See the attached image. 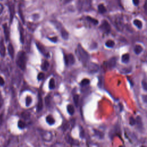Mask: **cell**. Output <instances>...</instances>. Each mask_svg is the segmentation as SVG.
Instances as JSON below:
<instances>
[{"instance_id":"obj_1","label":"cell","mask_w":147,"mask_h":147,"mask_svg":"<svg viewBox=\"0 0 147 147\" xmlns=\"http://www.w3.org/2000/svg\"><path fill=\"white\" fill-rule=\"evenodd\" d=\"M76 54L80 60L83 63L86 64L89 60L90 55L87 52L85 51L83 48L81 46L80 44H78L76 48Z\"/></svg>"},{"instance_id":"obj_2","label":"cell","mask_w":147,"mask_h":147,"mask_svg":"<svg viewBox=\"0 0 147 147\" xmlns=\"http://www.w3.org/2000/svg\"><path fill=\"white\" fill-rule=\"evenodd\" d=\"M26 63H27V56L25 52L21 51L18 54L17 57L16 63L21 70H24L25 68Z\"/></svg>"},{"instance_id":"obj_3","label":"cell","mask_w":147,"mask_h":147,"mask_svg":"<svg viewBox=\"0 0 147 147\" xmlns=\"http://www.w3.org/2000/svg\"><path fill=\"white\" fill-rule=\"evenodd\" d=\"M78 8L79 10L87 11L90 9L91 6V0H78Z\"/></svg>"},{"instance_id":"obj_4","label":"cell","mask_w":147,"mask_h":147,"mask_svg":"<svg viewBox=\"0 0 147 147\" xmlns=\"http://www.w3.org/2000/svg\"><path fill=\"white\" fill-rule=\"evenodd\" d=\"M64 62L66 65H72L75 63V58L72 54L64 55Z\"/></svg>"},{"instance_id":"obj_5","label":"cell","mask_w":147,"mask_h":147,"mask_svg":"<svg viewBox=\"0 0 147 147\" xmlns=\"http://www.w3.org/2000/svg\"><path fill=\"white\" fill-rule=\"evenodd\" d=\"M100 29L102 30L103 32H105L106 33H109L110 32V30H111V28H110V26L109 25V23L107 21L104 20L102 22V24L100 26Z\"/></svg>"},{"instance_id":"obj_6","label":"cell","mask_w":147,"mask_h":147,"mask_svg":"<svg viewBox=\"0 0 147 147\" xmlns=\"http://www.w3.org/2000/svg\"><path fill=\"white\" fill-rule=\"evenodd\" d=\"M88 69L90 72H91V73H95V72H97L99 70V66L97 64L91 63L88 64Z\"/></svg>"},{"instance_id":"obj_7","label":"cell","mask_w":147,"mask_h":147,"mask_svg":"<svg viewBox=\"0 0 147 147\" xmlns=\"http://www.w3.org/2000/svg\"><path fill=\"white\" fill-rule=\"evenodd\" d=\"M117 63V58L115 57H113L107 62V66L109 68H113L115 66Z\"/></svg>"},{"instance_id":"obj_8","label":"cell","mask_w":147,"mask_h":147,"mask_svg":"<svg viewBox=\"0 0 147 147\" xmlns=\"http://www.w3.org/2000/svg\"><path fill=\"white\" fill-rule=\"evenodd\" d=\"M43 109V100L40 94H39L38 97V103H37V111H40Z\"/></svg>"},{"instance_id":"obj_9","label":"cell","mask_w":147,"mask_h":147,"mask_svg":"<svg viewBox=\"0 0 147 147\" xmlns=\"http://www.w3.org/2000/svg\"><path fill=\"white\" fill-rule=\"evenodd\" d=\"M8 49L9 54H10V56L12 58H13L14 57V54H15V51H14V48L13 47L12 44H9L8 45Z\"/></svg>"},{"instance_id":"obj_10","label":"cell","mask_w":147,"mask_h":147,"mask_svg":"<svg viewBox=\"0 0 147 147\" xmlns=\"http://www.w3.org/2000/svg\"><path fill=\"white\" fill-rule=\"evenodd\" d=\"M143 47L140 45H136L135 46V48H134V51H135V54L137 55H139L141 52L143 51Z\"/></svg>"},{"instance_id":"obj_11","label":"cell","mask_w":147,"mask_h":147,"mask_svg":"<svg viewBox=\"0 0 147 147\" xmlns=\"http://www.w3.org/2000/svg\"><path fill=\"white\" fill-rule=\"evenodd\" d=\"M130 59V55L128 54H123L122 56V62L124 63H127V62H129Z\"/></svg>"},{"instance_id":"obj_12","label":"cell","mask_w":147,"mask_h":147,"mask_svg":"<svg viewBox=\"0 0 147 147\" xmlns=\"http://www.w3.org/2000/svg\"><path fill=\"white\" fill-rule=\"evenodd\" d=\"M60 32H61V35H62V37L65 40L68 39V33L67 31H66L64 29H61L60 30Z\"/></svg>"},{"instance_id":"obj_13","label":"cell","mask_w":147,"mask_h":147,"mask_svg":"<svg viewBox=\"0 0 147 147\" xmlns=\"http://www.w3.org/2000/svg\"><path fill=\"white\" fill-rule=\"evenodd\" d=\"M46 121L49 125H53L55 123V119L51 115H48L46 117Z\"/></svg>"},{"instance_id":"obj_14","label":"cell","mask_w":147,"mask_h":147,"mask_svg":"<svg viewBox=\"0 0 147 147\" xmlns=\"http://www.w3.org/2000/svg\"><path fill=\"white\" fill-rule=\"evenodd\" d=\"M67 111H68V113L70 114V115H73L75 110H74V106H72V105H67Z\"/></svg>"},{"instance_id":"obj_15","label":"cell","mask_w":147,"mask_h":147,"mask_svg":"<svg viewBox=\"0 0 147 147\" xmlns=\"http://www.w3.org/2000/svg\"><path fill=\"white\" fill-rule=\"evenodd\" d=\"M49 66V62H48V61L45 60L43 62V63L42 66H41V68H42V70H44V71H47V70H48V68Z\"/></svg>"},{"instance_id":"obj_16","label":"cell","mask_w":147,"mask_h":147,"mask_svg":"<svg viewBox=\"0 0 147 147\" xmlns=\"http://www.w3.org/2000/svg\"><path fill=\"white\" fill-rule=\"evenodd\" d=\"M86 20L90 22V23H93V24H94V25H97L98 24V20H96V19H94V18L91 17H90V16L87 17Z\"/></svg>"},{"instance_id":"obj_17","label":"cell","mask_w":147,"mask_h":147,"mask_svg":"<svg viewBox=\"0 0 147 147\" xmlns=\"http://www.w3.org/2000/svg\"><path fill=\"white\" fill-rule=\"evenodd\" d=\"M133 24H135L138 28H139V29H141V28H142L143 24L142 23H141V21L139 20H135L133 21Z\"/></svg>"},{"instance_id":"obj_18","label":"cell","mask_w":147,"mask_h":147,"mask_svg":"<svg viewBox=\"0 0 147 147\" xmlns=\"http://www.w3.org/2000/svg\"><path fill=\"white\" fill-rule=\"evenodd\" d=\"M98 10L101 13H104L106 12V9L103 4H99L98 5Z\"/></svg>"},{"instance_id":"obj_19","label":"cell","mask_w":147,"mask_h":147,"mask_svg":"<svg viewBox=\"0 0 147 147\" xmlns=\"http://www.w3.org/2000/svg\"><path fill=\"white\" fill-rule=\"evenodd\" d=\"M115 44V43L113 41V40H108L105 43V45H106L107 47L109 48H112L113 47V46Z\"/></svg>"},{"instance_id":"obj_20","label":"cell","mask_w":147,"mask_h":147,"mask_svg":"<svg viewBox=\"0 0 147 147\" xmlns=\"http://www.w3.org/2000/svg\"><path fill=\"white\" fill-rule=\"evenodd\" d=\"M4 32H5V37H6V40H8L9 39V30L8 28L7 25L6 24L4 25Z\"/></svg>"},{"instance_id":"obj_21","label":"cell","mask_w":147,"mask_h":147,"mask_svg":"<svg viewBox=\"0 0 147 147\" xmlns=\"http://www.w3.org/2000/svg\"><path fill=\"white\" fill-rule=\"evenodd\" d=\"M55 87V84L54 79H51L49 83V87L50 89H54Z\"/></svg>"},{"instance_id":"obj_22","label":"cell","mask_w":147,"mask_h":147,"mask_svg":"<svg viewBox=\"0 0 147 147\" xmlns=\"http://www.w3.org/2000/svg\"><path fill=\"white\" fill-rule=\"evenodd\" d=\"M66 140H67V141L68 142V143H69V144H72V145H76V144L74 143L75 141V140H73L70 136H67V137H66Z\"/></svg>"},{"instance_id":"obj_23","label":"cell","mask_w":147,"mask_h":147,"mask_svg":"<svg viewBox=\"0 0 147 147\" xmlns=\"http://www.w3.org/2000/svg\"><path fill=\"white\" fill-rule=\"evenodd\" d=\"M36 45H37V48L39 49V50L40 51V52H41L42 54H43L44 55V52L45 51V48H44V47L41 44H36Z\"/></svg>"},{"instance_id":"obj_24","label":"cell","mask_w":147,"mask_h":147,"mask_svg":"<svg viewBox=\"0 0 147 147\" xmlns=\"http://www.w3.org/2000/svg\"><path fill=\"white\" fill-rule=\"evenodd\" d=\"M90 83V80L88 79H84L80 82V85L82 86H84L87 85Z\"/></svg>"},{"instance_id":"obj_25","label":"cell","mask_w":147,"mask_h":147,"mask_svg":"<svg viewBox=\"0 0 147 147\" xmlns=\"http://www.w3.org/2000/svg\"><path fill=\"white\" fill-rule=\"evenodd\" d=\"M74 101V103H75V106L77 107L78 105V103H79V95H78L76 94L74 96V98H73Z\"/></svg>"},{"instance_id":"obj_26","label":"cell","mask_w":147,"mask_h":147,"mask_svg":"<svg viewBox=\"0 0 147 147\" xmlns=\"http://www.w3.org/2000/svg\"><path fill=\"white\" fill-rule=\"evenodd\" d=\"M31 102H32V98L29 96H28L26 98V106H29L31 105Z\"/></svg>"},{"instance_id":"obj_27","label":"cell","mask_w":147,"mask_h":147,"mask_svg":"<svg viewBox=\"0 0 147 147\" xmlns=\"http://www.w3.org/2000/svg\"><path fill=\"white\" fill-rule=\"evenodd\" d=\"M18 127H20V129L24 128L25 127V123L23 121H19V123H18Z\"/></svg>"},{"instance_id":"obj_28","label":"cell","mask_w":147,"mask_h":147,"mask_svg":"<svg viewBox=\"0 0 147 147\" xmlns=\"http://www.w3.org/2000/svg\"><path fill=\"white\" fill-rule=\"evenodd\" d=\"M136 119H135L133 117H130L129 118V123L131 125H135V124H136Z\"/></svg>"},{"instance_id":"obj_29","label":"cell","mask_w":147,"mask_h":147,"mask_svg":"<svg viewBox=\"0 0 147 147\" xmlns=\"http://www.w3.org/2000/svg\"><path fill=\"white\" fill-rule=\"evenodd\" d=\"M44 76H45V75H44L43 72H40V73L38 74V75H37V79H38L39 80H43V79H44Z\"/></svg>"},{"instance_id":"obj_30","label":"cell","mask_w":147,"mask_h":147,"mask_svg":"<svg viewBox=\"0 0 147 147\" xmlns=\"http://www.w3.org/2000/svg\"><path fill=\"white\" fill-rule=\"evenodd\" d=\"M142 86H143V88H144V90L147 91V82L145 80H143L142 81Z\"/></svg>"},{"instance_id":"obj_31","label":"cell","mask_w":147,"mask_h":147,"mask_svg":"<svg viewBox=\"0 0 147 147\" xmlns=\"http://www.w3.org/2000/svg\"><path fill=\"white\" fill-rule=\"evenodd\" d=\"M48 39L51 41L52 42H54V43H56L57 41H58V38L56 37H52V38H48Z\"/></svg>"},{"instance_id":"obj_32","label":"cell","mask_w":147,"mask_h":147,"mask_svg":"<svg viewBox=\"0 0 147 147\" xmlns=\"http://www.w3.org/2000/svg\"><path fill=\"white\" fill-rule=\"evenodd\" d=\"M137 120H136V123H137V125H141V119L140 117H137Z\"/></svg>"},{"instance_id":"obj_33","label":"cell","mask_w":147,"mask_h":147,"mask_svg":"<svg viewBox=\"0 0 147 147\" xmlns=\"http://www.w3.org/2000/svg\"><path fill=\"white\" fill-rule=\"evenodd\" d=\"M4 84V80L2 77L0 76V85H3Z\"/></svg>"},{"instance_id":"obj_34","label":"cell","mask_w":147,"mask_h":147,"mask_svg":"<svg viewBox=\"0 0 147 147\" xmlns=\"http://www.w3.org/2000/svg\"><path fill=\"white\" fill-rule=\"evenodd\" d=\"M133 2L135 5H138L139 4V0H133Z\"/></svg>"},{"instance_id":"obj_35","label":"cell","mask_w":147,"mask_h":147,"mask_svg":"<svg viewBox=\"0 0 147 147\" xmlns=\"http://www.w3.org/2000/svg\"><path fill=\"white\" fill-rule=\"evenodd\" d=\"M143 99L144 100V102H147V97L146 95H144L143 96Z\"/></svg>"},{"instance_id":"obj_36","label":"cell","mask_w":147,"mask_h":147,"mask_svg":"<svg viewBox=\"0 0 147 147\" xmlns=\"http://www.w3.org/2000/svg\"><path fill=\"white\" fill-rule=\"evenodd\" d=\"M2 10H3V6H2L1 4H0V14L2 13Z\"/></svg>"},{"instance_id":"obj_37","label":"cell","mask_w":147,"mask_h":147,"mask_svg":"<svg viewBox=\"0 0 147 147\" xmlns=\"http://www.w3.org/2000/svg\"><path fill=\"white\" fill-rule=\"evenodd\" d=\"M71 1H72V0H64V3H68V2H70Z\"/></svg>"}]
</instances>
